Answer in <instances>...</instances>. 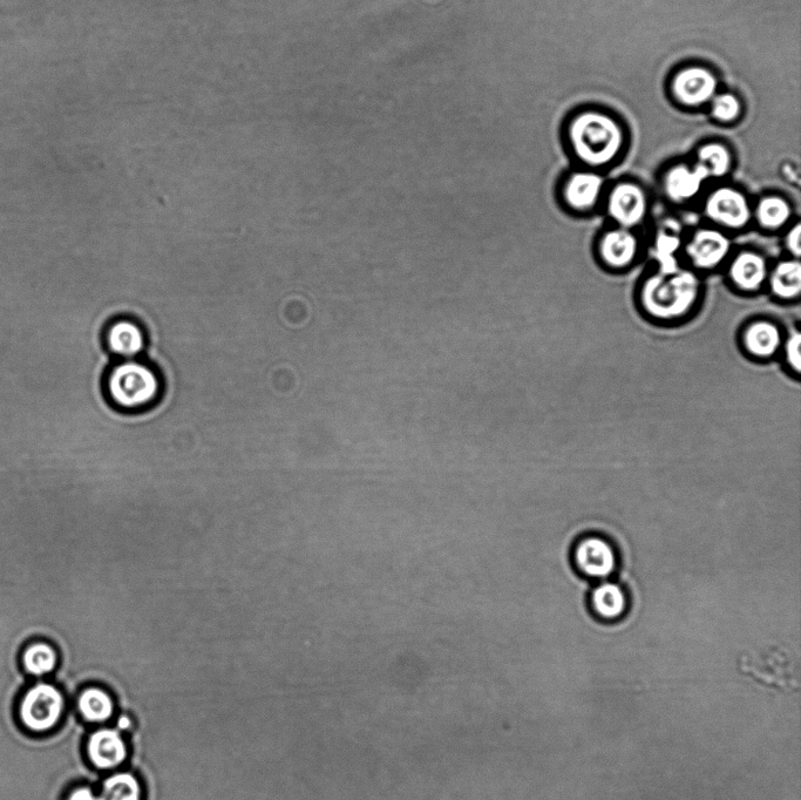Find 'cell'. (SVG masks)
I'll return each instance as SVG.
<instances>
[{
  "label": "cell",
  "mask_w": 801,
  "mask_h": 800,
  "mask_svg": "<svg viewBox=\"0 0 801 800\" xmlns=\"http://www.w3.org/2000/svg\"><path fill=\"white\" fill-rule=\"evenodd\" d=\"M104 389L113 408L127 415L152 409L162 396L158 372L137 359H125L114 365L105 378Z\"/></svg>",
  "instance_id": "6da1fadb"
},
{
  "label": "cell",
  "mask_w": 801,
  "mask_h": 800,
  "mask_svg": "<svg viewBox=\"0 0 801 800\" xmlns=\"http://www.w3.org/2000/svg\"><path fill=\"white\" fill-rule=\"evenodd\" d=\"M701 282L689 270L660 271L644 281L641 301L644 310L660 320H675L694 308Z\"/></svg>",
  "instance_id": "7a4b0ae2"
},
{
  "label": "cell",
  "mask_w": 801,
  "mask_h": 800,
  "mask_svg": "<svg viewBox=\"0 0 801 800\" xmlns=\"http://www.w3.org/2000/svg\"><path fill=\"white\" fill-rule=\"evenodd\" d=\"M569 137L579 159L593 167L610 164L623 145L620 126L601 113L579 115L570 125Z\"/></svg>",
  "instance_id": "3957f363"
},
{
  "label": "cell",
  "mask_w": 801,
  "mask_h": 800,
  "mask_svg": "<svg viewBox=\"0 0 801 800\" xmlns=\"http://www.w3.org/2000/svg\"><path fill=\"white\" fill-rule=\"evenodd\" d=\"M65 710L63 691L52 683L39 682L27 689L20 700L18 716L27 731L44 735L58 727Z\"/></svg>",
  "instance_id": "277c9868"
},
{
  "label": "cell",
  "mask_w": 801,
  "mask_h": 800,
  "mask_svg": "<svg viewBox=\"0 0 801 800\" xmlns=\"http://www.w3.org/2000/svg\"><path fill=\"white\" fill-rule=\"evenodd\" d=\"M739 669L765 686L789 690L799 687L797 661L791 650L773 647L745 655L739 662Z\"/></svg>",
  "instance_id": "5b68a950"
},
{
  "label": "cell",
  "mask_w": 801,
  "mask_h": 800,
  "mask_svg": "<svg viewBox=\"0 0 801 800\" xmlns=\"http://www.w3.org/2000/svg\"><path fill=\"white\" fill-rule=\"evenodd\" d=\"M704 212L715 225L731 230L743 229L752 220L748 196L733 187L715 189L705 201Z\"/></svg>",
  "instance_id": "8992f818"
},
{
  "label": "cell",
  "mask_w": 801,
  "mask_h": 800,
  "mask_svg": "<svg viewBox=\"0 0 801 800\" xmlns=\"http://www.w3.org/2000/svg\"><path fill=\"white\" fill-rule=\"evenodd\" d=\"M607 213L617 227L633 229L646 220L649 209L647 193L631 182L616 185L607 196Z\"/></svg>",
  "instance_id": "52a82bcc"
},
{
  "label": "cell",
  "mask_w": 801,
  "mask_h": 800,
  "mask_svg": "<svg viewBox=\"0 0 801 800\" xmlns=\"http://www.w3.org/2000/svg\"><path fill=\"white\" fill-rule=\"evenodd\" d=\"M85 751L88 762L99 771L118 769L130 756V749L122 732L108 727L94 730L87 737Z\"/></svg>",
  "instance_id": "ba28073f"
},
{
  "label": "cell",
  "mask_w": 801,
  "mask_h": 800,
  "mask_svg": "<svg viewBox=\"0 0 801 800\" xmlns=\"http://www.w3.org/2000/svg\"><path fill=\"white\" fill-rule=\"evenodd\" d=\"M576 569L590 579L603 580L615 572L617 557L610 542L599 535H589L574 549Z\"/></svg>",
  "instance_id": "9c48e42d"
},
{
  "label": "cell",
  "mask_w": 801,
  "mask_h": 800,
  "mask_svg": "<svg viewBox=\"0 0 801 800\" xmlns=\"http://www.w3.org/2000/svg\"><path fill=\"white\" fill-rule=\"evenodd\" d=\"M731 252L729 236L717 228H701L691 235L685 253L697 269H715L728 259Z\"/></svg>",
  "instance_id": "30bf717a"
},
{
  "label": "cell",
  "mask_w": 801,
  "mask_h": 800,
  "mask_svg": "<svg viewBox=\"0 0 801 800\" xmlns=\"http://www.w3.org/2000/svg\"><path fill=\"white\" fill-rule=\"evenodd\" d=\"M672 90L681 103L697 106L707 103L715 96L717 80L709 71L701 67H691L677 74Z\"/></svg>",
  "instance_id": "8fae6325"
},
{
  "label": "cell",
  "mask_w": 801,
  "mask_h": 800,
  "mask_svg": "<svg viewBox=\"0 0 801 800\" xmlns=\"http://www.w3.org/2000/svg\"><path fill=\"white\" fill-rule=\"evenodd\" d=\"M105 343L114 356L135 359L145 349L146 336L137 322L121 318L114 321L105 332Z\"/></svg>",
  "instance_id": "7c38bea8"
},
{
  "label": "cell",
  "mask_w": 801,
  "mask_h": 800,
  "mask_svg": "<svg viewBox=\"0 0 801 800\" xmlns=\"http://www.w3.org/2000/svg\"><path fill=\"white\" fill-rule=\"evenodd\" d=\"M769 271L762 254L745 250L733 257L729 266V277L739 290L753 293L767 282Z\"/></svg>",
  "instance_id": "4fadbf2b"
},
{
  "label": "cell",
  "mask_w": 801,
  "mask_h": 800,
  "mask_svg": "<svg viewBox=\"0 0 801 800\" xmlns=\"http://www.w3.org/2000/svg\"><path fill=\"white\" fill-rule=\"evenodd\" d=\"M708 179L707 171L699 164L692 167L677 166L665 176L664 192L671 201L687 202L696 198Z\"/></svg>",
  "instance_id": "5bb4252c"
},
{
  "label": "cell",
  "mask_w": 801,
  "mask_h": 800,
  "mask_svg": "<svg viewBox=\"0 0 801 800\" xmlns=\"http://www.w3.org/2000/svg\"><path fill=\"white\" fill-rule=\"evenodd\" d=\"M638 246L640 244L631 229L616 227L602 236L599 249L608 266L620 269L634 262Z\"/></svg>",
  "instance_id": "9a60e30c"
},
{
  "label": "cell",
  "mask_w": 801,
  "mask_h": 800,
  "mask_svg": "<svg viewBox=\"0 0 801 800\" xmlns=\"http://www.w3.org/2000/svg\"><path fill=\"white\" fill-rule=\"evenodd\" d=\"M604 179L594 172L574 173L563 188V198L570 208L592 209L601 199Z\"/></svg>",
  "instance_id": "2e32d148"
},
{
  "label": "cell",
  "mask_w": 801,
  "mask_h": 800,
  "mask_svg": "<svg viewBox=\"0 0 801 800\" xmlns=\"http://www.w3.org/2000/svg\"><path fill=\"white\" fill-rule=\"evenodd\" d=\"M744 347L757 358H771L783 348L784 336L776 323L767 320L752 322L744 332Z\"/></svg>",
  "instance_id": "e0dca14e"
},
{
  "label": "cell",
  "mask_w": 801,
  "mask_h": 800,
  "mask_svg": "<svg viewBox=\"0 0 801 800\" xmlns=\"http://www.w3.org/2000/svg\"><path fill=\"white\" fill-rule=\"evenodd\" d=\"M77 708L84 721L90 724H105L115 715V700L107 689L90 686L83 690L77 698Z\"/></svg>",
  "instance_id": "ac0fdd59"
},
{
  "label": "cell",
  "mask_w": 801,
  "mask_h": 800,
  "mask_svg": "<svg viewBox=\"0 0 801 800\" xmlns=\"http://www.w3.org/2000/svg\"><path fill=\"white\" fill-rule=\"evenodd\" d=\"M590 606L594 614L603 621H617L627 612V595L619 585L604 582L590 595Z\"/></svg>",
  "instance_id": "d6986e66"
},
{
  "label": "cell",
  "mask_w": 801,
  "mask_h": 800,
  "mask_svg": "<svg viewBox=\"0 0 801 800\" xmlns=\"http://www.w3.org/2000/svg\"><path fill=\"white\" fill-rule=\"evenodd\" d=\"M772 294L780 300L798 298L801 291V264L798 259L779 262L767 277Z\"/></svg>",
  "instance_id": "ffe728a7"
},
{
  "label": "cell",
  "mask_w": 801,
  "mask_h": 800,
  "mask_svg": "<svg viewBox=\"0 0 801 800\" xmlns=\"http://www.w3.org/2000/svg\"><path fill=\"white\" fill-rule=\"evenodd\" d=\"M22 664L26 673L31 676L50 675L58 668V650L49 641H32L23 650Z\"/></svg>",
  "instance_id": "44dd1931"
},
{
  "label": "cell",
  "mask_w": 801,
  "mask_h": 800,
  "mask_svg": "<svg viewBox=\"0 0 801 800\" xmlns=\"http://www.w3.org/2000/svg\"><path fill=\"white\" fill-rule=\"evenodd\" d=\"M792 215L790 202L778 195L763 196L752 208V218L766 230H778L789 225Z\"/></svg>",
  "instance_id": "7402d4cb"
},
{
  "label": "cell",
  "mask_w": 801,
  "mask_h": 800,
  "mask_svg": "<svg viewBox=\"0 0 801 800\" xmlns=\"http://www.w3.org/2000/svg\"><path fill=\"white\" fill-rule=\"evenodd\" d=\"M98 800H144V789L133 772L118 771L104 779Z\"/></svg>",
  "instance_id": "603a6c76"
},
{
  "label": "cell",
  "mask_w": 801,
  "mask_h": 800,
  "mask_svg": "<svg viewBox=\"0 0 801 800\" xmlns=\"http://www.w3.org/2000/svg\"><path fill=\"white\" fill-rule=\"evenodd\" d=\"M697 164L707 171L709 178H722L730 171V153L722 145H707L699 151Z\"/></svg>",
  "instance_id": "cb8c5ba5"
},
{
  "label": "cell",
  "mask_w": 801,
  "mask_h": 800,
  "mask_svg": "<svg viewBox=\"0 0 801 800\" xmlns=\"http://www.w3.org/2000/svg\"><path fill=\"white\" fill-rule=\"evenodd\" d=\"M739 112H741V105H739L738 99L731 94H722L712 103V114L718 120L732 121L738 117Z\"/></svg>",
  "instance_id": "d4e9b609"
},
{
  "label": "cell",
  "mask_w": 801,
  "mask_h": 800,
  "mask_svg": "<svg viewBox=\"0 0 801 800\" xmlns=\"http://www.w3.org/2000/svg\"><path fill=\"white\" fill-rule=\"evenodd\" d=\"M787 364L790 368L800 374L801 371V335L798 329L791 332L784 340L783 348Z\"/></svg>",
  "instance_id": "484cf974"
},
{
  "label": "cell",
  "mask_w": 801,
  "mask_h": 800,
  "mask_svg": "<svg viewBox=\"0 0 801 800\" xmlns=\"http://www.w3.org/2000/svg\"><path fill=\"white\" fill-rule=\"evenodd\" d=\"M785 246L793 256V259L799 260L801 254V225L799 222L787 232Z\"/></svg>",
  "instance_id": "4316f807"
},
{
  "label": "cell",
  "mask_w": 801,
  "mask_h": 800,
  "mask_svg": "<svg viewBox=\"0 0 801 800\" xmlns=\"http://www.w3.org/2000/svg\"><path fill=\"white\" fill-rule=\"evenodd\" d=\"M67 800H98V793L91 786H78L69 793Z\"/></svg>",
  "instance_id": "83f0119b"
},
{
  "label": "cell",
  "mask_w": 801,
  "mask_h": 800,
  "mask_svg": "<svg viewBox=\"0 0 801 800\" xmlns=\"http://www.w3.org/2000/svg\"><path fill=\"white\" fill-rule=\"evenodd\" d=\"M134 720L131 715L128 714H121L117 720H115V729H118L122 734L124 732L131 731L133 729Z\"/></svg>",
  "instance_id": "f1b7e54d"
}]
</instances>
